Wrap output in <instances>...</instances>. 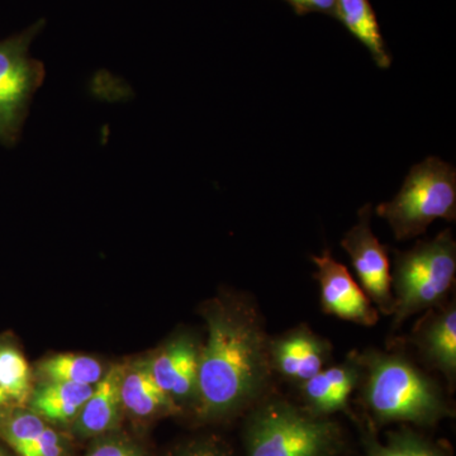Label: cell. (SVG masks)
Listing matches in <instances>:
<instances>
[{"label":"cell","instance_id":"obj_5","mask_svg":"<svg viewBox=\"0 0 456 456\" xmlns=\"http://www.w3.org/2000/svg\"><path fill=\"white\" fill-rule=\"evenodd\" d=\"M399 241L426 232L432 222L456 220V171L439 158L426 159L410 170L401 191L375 208Z\"/></svg>","mask_w":456,"mask_h":456},{"label":"cell","instance_id":"obj_16","mask_svg":"<svg viewBox=\"0 0 456 456\" xmlns=\"http://www.w3.org/2000/svg\"><path fill=\"white\" fill-rule=\"evenodd\" d=\"M338 22L362 42L378 68H391L392 55L387 50L379 23L369 0H336L335 16Z\"/></svg>","mask_w":456,"mask_h":456},{"label":"cell","instance_id":"obj_15","mask_svg":"<svg viewBox=\"0 0 456 456\" xmlns=\"http://www.w3.org/2000/svg\"><path fill=\"white\" fill-rule=\"evenodd\" d=\"M94 386L42 380L32 389L27 406L46 422L73 425Z\"/></svg>","mask_w":456,"mask_h":456},{"label":"cell","instance_id":"obj_23","mask_svg":"<svg viewBox=\"0 0 456 456\" xmlns=\"http://www.w3.org/2000/svg\"><path fill=\"white\" fill-rule=\"evenodd\" d=\"M171 456H232L230 449L216 437H204L185 444Z\"/></svg>","mask_w":456,"mask_h":456},{"label":"cell","instance_id":"obj_3","mask_svg":"<svg viewBox=\"0 0 456 456\" xmlns=\"http://www.w3.org/2000/svg\"><path fill=\"white\" fill-rule=\"evenodd\" d=\"M246 456H338L341 428L283 398H264L248 416Z\"/></svg>","mask_w":456,"mask_h":456},{"label":"cell","instance_id":"obj_1","mask_svg":"<svg viewBox=\"0 0 456 456\" xmlns=\"http://www.w3.org/2000/svg\"><path fill=\"white\" fill-rule=\"evenodd\" d=\"M203 316L208 338L200 349L194 411L204 421H218L268 395L274 375L270 336L259 307L248 298L213 299Z\"/></svg>","mask_w":456,"mask_h":456},{"label":"cell","instance_id":"obj_22","mask_svg":"<svg viewBox=\"0 0 456 456\" xmlns=\"http://www.w3.org/2000/svg\"><path fill=\"white\" fill-rule=\"evenodd\" d=\"M86 456H145L134 441L123 435L110 434L97 437Z\"/></svg>","mask_w":456,"mask_h":456},{"label":"cell","instance_id":"obj_2","mask_svg":"<svg viewBox=\"0 0 456 456\" xmlns=\"http://www.w3.org/2000/svg\"><path fill=\"white\" fill-rule=\"evenodd\" d=\"M356 358L362 402L378 425L432 426L452 415L440 384L404 354L369 349Z\"/></svg>","mask_w":456,"mask_h":456},{"label":"cell","instance_id":"obj_24","mask_svg":"<svg viewBox=\"0 0 456 456\" xmlns=\"http://www.w3.org/2000/svg\"><path fill=\"white\" fill-rule=\"evenodd\" d=\"M298 16L310 13H322L335 16L336 0H284Z\"/></svg>","mask_w":456,"mask_h":456},{"label":"cell","instance_id":"obj_19","mask_svg":"<svg viewBox=\"0 0 456 456\" xmlns=\"http://www.w3.org/2000/svg\"><path fill=\"white\" fill-rule=\"evenodd\" d=\"M365 456H452L445 449L415 431L391 432L386 443L377 440L371 432L365 435Z\"/></svg>","mask_w":456,"mask_h":456},{"label":"cell","instance_id":"obj_10","mask_svg":"<svg viewBox=\"0 0 456 456\" xmlns=\"http://www.w3.org/2000/svg\"><path fill=\"white\" fill-rule=\"evenodd\" d=\"M331 353V344L307 325H298L277 338H270L273 371L298 386L325 369Z\"/></svg>","mask_w":456,"mask_h":456},{"label":"cell","instance_id":"obj_7","mask_svg":"<svg viewBox=\"0 0 456 456\" xmlns=\"http://www.w3.org/2000/svg\"><path fill=\"white\" fill-rule=\"evenodd\" d=\"M373 207L365 204L359 211V221L347 231L341 246L349 255L362 290L379 314L393 316L395 298L392 292L391 263L388 248L380 244L371 230Z\"/></svg>","mask_w":456,"mask_h":456},{"label":"cell","instance_id":"obj_21","mask_svg":"<svg viewBox=\"0 0 456 456\" xmlns=\"http://www.w3.org/2000/svg\"><path fill=\"white\" fill-rule=\"evenodd\" d=\"M68 452L65 437L47 426L46 430L16 452L18 456H68Z\"/></svg>","mask_w":456,"mask_h":456},{"label":"cell","instance_id":"obj_25","mask_svg":"<svg viewBox=\"0 0 456 456\" xmlns=\"http://www.w3.org/2000/svg\"><path fill=\"white\" fill-rule=\"evenodd\" d=\"M16 408L20 407H17L16 404L13 403V401L8 397L7 393L0 388V422L7 419Z\"/></svg>","mask_w":456,"mask_h":456},{"label":"cell","instance_id":"obj_17","mask_svg":"<svg viewBox=\"0 0 456 456\" xmlns=\"http://www.w3.org/2000/svg\"><path fill=\"white\" fill-rule=\"evenodd\" d=\"M103 365L97 359L74 354H60L42 360L37 377L50 382H65L79 386H95L103 378Z\"/></svg>","mask_w":456,"mask_h":456},{"label":"cell","instance_id":"obj_12","mask_svg":"<svg viewBox=\"0 0 456 456\" xmlns=\"http://www.w3.org/2000/svg\"><path fill=\"white\" fill-rule=\"evenodd\" d=\"M360 377L362 369L356 353L350 354L340 365L322 369L299 386L305 410L321 417L349 410V398L358 388Z\"/></svg>","mask_w":456,"mask_h":456},{"label":"cell","instance_id":"obj_26","mask_svg":"<svg viewBox=\"0 0 456 456\" xmlns=\"http://www.w3.org/2000/svg\"><path fill=\"white\" fill-rule=\"evenodd\" d=\"M0 456H11L8 454L7 452H5V450H3L2 448H0Z\"/></svg>","mask_w":456,"mask_h":456},{"label":"cell","instance_id":"obj_4","mask_svg":"<svg viewBox=\"0 0 456 456\" xmlns=\"http://www.w3.org/2000/svg\"><path fill=\"white\" fill-rule=\"evenodd\" d=\"M456 242L452 230L419 241L411 250L395 251L392 275L393 326L446 301L455 283Z\"/></svg>","mask_w":456,"mask_h":456},{"label":"cell","instance_id":"obj_11","mask_svg":"<svg viewBox=\"0 0 456 456\" xmlns=\"http://www.w3.org/2000/svg\"><path fill=\"white\" fill-rule=\"evenodd\" d=\"M422 360L444 375L450 391L456 382V305L445 301L426 311L411 335Z\"/></svg>","mask_w":456,"mask_h":456},{"label":"cell","instance_id":"obj_20","mask_svg":"<svg viewBox=\"0 0 456 456\" xmlns=\"http://www.w3.org/2000/svg\"><path fill=\"white\" fill-rule=\"evenodd\" d=\"M47 422L31 410L16 408L0 422V439L5 441L14 452L31 443L46 430Z\"/></svg>","mask_w":456,"mask_h":456},{"label":"cell","instance_id":"obj_6","mask_svg":"<svg viewBox=\"0 0 456 456\" xmlns=\"http://www.w3.org/2000/svg\"><path fill=\"white\" fill-rule=\"evenodd\" d=\"M44 22L0 41V142L13 146L20 137L33 94L44 82L40 61L28 55V47Z\"/></svg>","mask_w":456,"mask_h":456},{"label":"cell","instance_id":"obj_8","mask_svg":"<svg viewBox=\"0 0 456 456\" xmlns=\"http://www.w3.org/2000/svg\"><path fill=\"white\" fill-rule=\"evenodd\" d=\"M311 259L317 268L314 278L320 284L323 314L359 326L377 325L379 312L354 281L346 266L338 263L329 250L321 256H311Z\"/></svg>","mask_w":456,"mask_h":456},{"label":"cell","instance_id":"obj_18","mask_svg":"<svg viewBox=\"0 0 456 456\" xmlns=\"http://www.w3.org/2000/svg\"><path fill=\"white\" fill-rule=\"evenodd\" d=\"M0 388L17 407L27 404L32 393V371L17 345L0 338Z\"/></svg>","mask_w":456,"mask_h":456},{"label":"cell","instance_id":"obj_14","mask_svg":"<svg viewBox=\"0 0 456 456\" xmlns=\"http://www.w3.org/2000/svg\"><path fill=\"white\" fill-rule=\"evenodd\" d=\"M119 395L122 410L134 419H152L163 413L179 411L155 383L154 378L150 374L147 360L123 367Z\"/></svg>","mask_w":456,"mask_h":456},{"label":"cell","instance_id":"obj_9","mask_svg":"<svg viewBox=\"0 0 456 456\" xmlns=\"http://www.w3.org/2000/svg\"><path fill=\"white\" fill-rule=\"evenodd\" d=\"M200 349L196 338L183 334L147 360L155 383L178 410L196 406Z\"/></svg>","mask_w":456,"mask_h":456},{"label":"cell","instance_id":"obj_13","mask_svg":"<svg viewBox=\"0 0 456 456\" xmlns=\"http://www.w3.org/2000/svg\"><path fill=\"white\" fill-rule=\"evenodd\" d=\"M123 365H114L94 386L88 401L73 422L75 434L80 437H97L118 428L122 416L119 387Z\"/></svg>","mask_w":456,"mask_h":456}]
</instances>
